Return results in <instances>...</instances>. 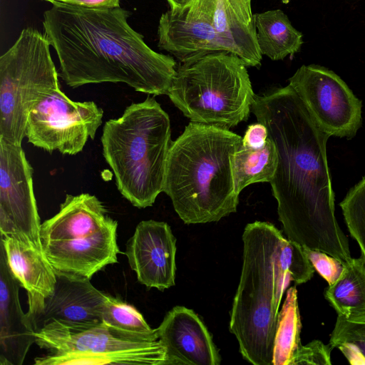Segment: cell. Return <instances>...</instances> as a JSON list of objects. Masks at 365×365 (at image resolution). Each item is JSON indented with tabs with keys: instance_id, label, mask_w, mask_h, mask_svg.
<instances>
[{
	"instance_id": "cell-6",
	"label": "cell",
	"mask_w": 365,
	"mask_h": 365,
	"mask_svg": "<svg viewBox=\"0 0 365 365\" xmlns=\"http://www.w3.org/2000/svg\"><path fill=\"white\" fill-rule=\"evenodd\" d=\"M247 67L225 51L181 63L167 96L190 122L230 129L252 111L255 94Z\"/></svg>"
},
{
	"instance_id": "cell-8",
	"label": "cell",
	"mask_w": 365,
	"mask_h": 365,
	"mask_svg": "<svg viewBox=\"0 0 365 365\" xmlns=\"http://www.w3.org/2000/svg\"><path fill=\"white\" fill-rule=\"evenodd\" d=\"M103 111L93 101H74L59 88L31 110L26 138L34 146L49 153L73 155L94 139L103 123Z\"/></svg>"
},
{
	"instance_id": "cell-3",
	"label": "cell",
	"mask_w": 365,
	"mask_h": 365,
	"mask_svg": "<svg viewBox=\"0 0 365 365\" xmlns=\"http://www.w3.org/2000/svg\"><path fill=\"white\" fill-rule=\"evenodd\" d=\"M242 241V267L230 331L244 359L254 365H271L284 292L290 281L300 284L310 280L315 269L303 247L272 223L247 224Z\"/></svg>"
},
{
	"instance_id": "cell-29",
	"label": "cell",
	"mask_w": 365,
	"mask_h": 365,
	"mask_svg": "<svg viewBox=\"0 0 365 365\" xmlns=\"http://www.w3.org/2000/svg\"><path fill=\"white\" fill-rule=\"evenodd\" d=\"M332 349L329 344L314 339L297 349L289 365H330Z\"/></svg>"
},
{
	"instance_id": "cell-13",
	"label": "cell",
	"mask_w": 365,
	"mask_h": 365,
	"mask_svg": "<svg viewBox=\"0 0 365 365\" xmlns=\"http://www.w3.org/2000/svg\"><path fill=\"white\" fill-rule=\"evenodd\" d=\"M106 297L90 279L56 270L54 291L44 300L42 311L33 321L34 331L51 322L74 331L103 324Z\"/></svg>"
},
{
	"instance_id": "cell-24",
	"label": "cell",
	"mask_w": 365,
	"mask_h": 365,
	"mask_svg": "<svg viewBox=\"0 0 365 365\" xmlns=\"http://www.w3.org/2000/svg\"><path fill=\"white\" fill-rule=\"evenodd\" d=\"M278 164L274 143L269 137L260 148L242 145L232 157V173L235 191L240 195L247 186L256 182H270Z\"/></svg>"
},
{
	"instance_id": "cell-32",
	"label": "cell",
	"mask_w": 365,
	"mask_h": 365,
	"mask_svg": "<svg viewBox=\"0 0 365 365\" xmlns=\"http://www.w3.org/2000/svg\"><path fill=\"white\" fill-rule=\"evenodd\" d=\"M65 4L90 9H111L120 7V0H48Z\"/></svg>"
},
{
	"instance_id": "cell-22",
	"label": "cell",
	"mask_w": 365,
	"mask_h": 365,
	"mask_svg": "<svg viewBox=\"0 0 365 365\" xmlns=\"http://www.w3.org/2000/svg\"><path fill=\"white\" fill-rule=\"evenodd\" d=\"M257 41L262 55L272 61L283 60L299 52L303 35L281 9L253 14Z\"/></svg>"
},
{
	"instance_id": "cell-11",
	"label": "cell",
	"mask_w": 365,
	"mask_h": 365,
	"mask_svg": "<svg viewBox=\"0 0 365 365\" xmlns=\"http://www.w3.org/2000/svg\"><path fill=\"white\" fill-rule=\"evenodd\" d=\"M215 1L193 0L183 9H170L163 14L158 29V48L170 53L181 63L210 53H233L215 28Z\"/></svg>"
},
{
	"instance_id": "cell-30",
	"label": "cell",
	"mask_w": 365,
	"mask_h": 365,
	"mask_svg": "<svg viewBox=\"0 0 365 365\" xmlns=\"http://www.w3.org/2000/svg\"><path fill=\"white\" fill-rule=\"evenodd\" d=\"M303 249L315 271L328 284H333L340 276L344 262L322 251Z\"/></svg>"
},
{
	"instance_id": "cell-31",
	"label": "cell",
	"mask_w": 365,
	"mask_h": 365,
	"mask_svg": "<svg viewBox=\"0 0 365 365\" xmlns=\"http://www.w3.org/2000/svg\"><path fill=\"white\" fill-rule=\"evenodd\" d=\"M268 138V130L262 123L258 122L248 125L242 140V145L251 148H260Z\"/></svg>"
},
{
	"instance_id": "cell-20",
	"label": "cell",
	"mask_w": 365,
	"mask_h": 365,
	"mask_svg": "<svg viewBox=\"0 0 365 365\" xmlns=\"http://www.w3.org/2000/svg\"><path fill=\"white\" fill-rule=\"evenodd\" d=\"M215 28L219 36L247 66L261 65L251 0H215Z\"/></svg>"
},
{
	"instance_id": "cell-33",
	"label": "cell",
	"mask_w": 365,
	"mask_h": 365,
	"mask_svg": "<svg viewBox=\"0 0 365 365\" xmlns=\"http://www.w3.org/2000/svg\"><path fill=\"white\" fill-rule=\"evenodd\" d=\"M172 10H179L190 4L193 0H167Z\"/></svg>"
},
{
	"instance_id": "cell-1",
	"label": "cell",
	"mask_w": 365,
	"mask_h": 365,
	"mask_svg": "<svg viewBox=\"0 0 365 365\" xmlns=\"http://www.w3.org/2000/svg\"><path fill=\"white\" fill-rule=\"evenodd\" d=\"M251 110L277 148L270 185L287 238L344 262L351 259L348 238L335 216L327 156L330 136L289 85L255 95Z\"/></svg>"
},
{
	"instance_id": "cell-27",
	"label": "cell",
	"mask_w": 365,
	"mask_h": 365,
	"mask_svg": "<svg viewBox=\"0 0 365 365\" xmlns=\"http://www.w3.org/2000/svg\"><path fill=\"white\" fill-rule=\"evenodd\" d=\"M329 344L338 349L349 364L365 365V315H337Z\"/></svg>"
},
{
	"instance_id": "cell-9",
	"label": "cell",
	"mask_w": 365,
	"mask_h": 365,
	"mask_svg": "<svg viewBox=\"0 0 365 365\" xmlns=\"http://www.w3.org/2000/svg\"><path fill=\"white\" fill-rule=\"evenodd\" d=\"M320 128L329 136L352 138L361 125L362 103L333 71L302 65L289 78Z\"/></svg>"
},
{
	"instance_id": "cell-34",
	"label": "cell",
	"mask_w": 365,
	"mask_h": 365,
	"mask_svg": "<svg viewBox=\"0 0 365 365\" xmlns=\"http://www.w3.org/2000/svg\"><path fill=\"white\" fill-rule=\"evenodd\" d=\"M44 1H48V0H44Z\"/></svg>"
},
{
	"instance_id": "cell-17",
	"label": "cell",
	"mask_w": 365,
	"mask_h": 365,
	"mask_svg": "<svg viewBox=\"0 0 365 365\" xmlns=\"http://www.w3.org/2000/svg\"><path fill=\"white\" fill-rule=\"evenodd\" d=\"M20 287L0 245L1 365H21L31 346L35 343L33 326L20 304Z\"/></svg>"
},
{
	"instance_id": "cell-18",
	"label": "cell",
	"mask_w": 365,
	"mask_h": 365,
	"mask_svg": "<svg viewBox=\"0 0 365 365\" xmlns=\"http://www.w3.org/2000/svg\"><path fill=\"white\" fill-rule=\"evenodd\" d=\"M113 220L103 203L95 195L89 193L66 195L58 212L41 223V243L88 236Z\"/></svg>"
},
{
	"instance_id": "cell-16",
	"label": "cell",
	"mask_w": 365,
	"mask_h": 365,
	"mask_svg": "<svg viewBox=\"0 0 365 365\" xmlns=\"http://www.w3.org/2000/svg\"><path fill=\"white\" fill-rule=\"evenodd\" d=\"M1 245L11 272L26 289L31 324L43 309L44 300L54 291L56 270L43 249L19 235H1Z\"/></svg>"
},
{
	"instance_id": "cell-26",
	"label": "cell",
	"mask_w": 365,
	"mask_h": 365,
	"mask_svg": "<svg viewBox=\"0 0 365 365\" xmlns=\"http://www.w3.org/2000/svg\"><path fill=\"white\" fill-rule=\"evenodd\" d=\"M301 329L297 290L296 286H293L287 291L285 300L278 314L272 365L290 364L295 351L302 345Z\"/></svg>"
},
{
	"instance_id": "cell-2",
	"label": "cell",
	"mask_w": 365,
	"mask_h": 365,
	"mask_svg": "<svg viewBox=\"0 0 365 365\" xmlns=\"http://www.w3.org/2000/svg\"><path fill=\"white\" fill-rule=\"evenodd\" d=\"M51 4L43 14L44 34L67 86L123 83L149 95H168L177 63L145 43L128 24V11Z\"/></svg>"
},
{
	"instance_id": "cell-21",
	"label": "cell",
	"mask_w": 365,
	"mask_h": 365,
	"mask_svg": "<svg viewBox=\"0 0 365 365\" xmlns=\"http://www.w3.org/2000/svg\"><path fill=\"white\" fill-rule=\"evenodd\" d=\"M166 351L160 340L140 347L99 354H47L34 359L36 365L135 364L164 365Z\"/></svg>"
},
{
	"instance_id": "cell-25",
	"label": "cell",
	"mask_w": 365,
	"mask_h": 365,
	"mask_svg": "<svg viewBox=\"0 0 365 365\" xmlns=\"http://www.w3.org/2000/svg\"><path fill=\"white\" fill-rule=\"evenodd\" d=\"M102 322L117 338L134 342H153L158 339L143 315L132 305L106 294L101 312Z\"/></svg>"
},
{
	"instance_id": "cell-7",
	"label": "cell",
	"mask_w": 365,
	"mask_h": 365,
	"mask_svg": "<svg viewBox=\"0 0 365 365\" xmlns=\"http://www.w3.org/2000/svg\"><path fill=\"white\" fill-rule=\"evenodd\" d=\"M50 43L37 29H23L0 57V140L21 145L33 107L59 88Z\"/></svg>"
},
{
	"instance_id": "cell-12",
	"label": "cell",
	"mask_w": 365,
	"mask_h": 365,
	"mask_svg": "<svg viewBox=\"0 0 365 365\" xmlns=\"http://www.w3.org/2000/svg\"><path fill=\"white\" fill-rule=\"evenodd\" d=\"M176 239L165 222L143 220L126 242L125 254L138 281L163 291L175 285Z\"/></svg>"
},
{
	"instance_id": "cell-19",
	"label": "cell",
	"mask_w": 365,
	"mask_h": 365,
	"mask_svg": "<svg viewBox=\"0 0 365 365\" xmlns=\"http://www.w3.org/2000/svg\"><path fill=\"white\" fill-rule=\"evenodd\" d=\"M34 336L35 343L49 354H99L140 347L150 343L134 342L117 338L103 323L74 331L56 322H51L35 331Z\"/></svg>"
},
{
	"instance_id": "cell-10",
	"label": "cell",
	"mask_w": 365,
	"mask_h": 365,
	"mask_svg": "<svg viewBox=\"0 0 365 365\" xmlns=\"http://www.w3.org/2000/svg\"><path fill=\"white\" fill-rule=\"evenodd\" d=\"M33 173L21 145L0 140L1 235H19L43 249Z\"/></svg>"
},
{
	"instance_id": "cell-14",
	"label": "cell",
	"mask_w": 365,
	"mask_h": 365,
	"mask_svg": "<svg viewBox=\"0 0 365 365\" xmlns=\"http://www.w3.org/2000/svg\"><path fill=\"white\" fill-rule=\"evenodd\" d=\"M164 365H218L221 358L205 325L192 309L176 306L157 328Z\"/></svg>"
},
{
	"instance_id": "cell-23",
	"label": "cell",
	"mask_w": 365,
	"mask_h": 365,
	"mask_svg": "<svg viewBox=\"0 0 365 365\" xmlns=\"http://www.w3.org/2000/svg\"><path fill=\"white\" fill-rule=\"evenodd\" d=\"M324 297L337 315H365V262L361 257L344 262L340 276L324 289Z\"/></svg>"
},
{
	"instance_id": "cell-15",
	"label": "cell",
	"mask_w": 365,
	"mask_h": 365,
	"mask_svg": "<svg viewBox=\"0 0 365 365\" xmlns=\"http://www.w3.org/2000/svg\"><path fill=\"white\" fill-rule=\"evenodd\" d=\"M117 227L118 222L113 220L91 235L43 244V251L56 270L91 279L106 266L118 262L120 252L117 245Z\"/></svg>"
},
{
	"instance_id": "cell-4",
	"label": "cell",
	"mask_w": 365,
	"mask_h": 365,
	"mask_svg": "<svg viewBox=\"0 0 365 365\" xmlns=\"http://www.w3.org/2000/svg\"><path fill=\"white\" fill-rule=\"evenodd\" d=\"M242 140L230 129L190 122L173 141L163 192L185 224L217 222L237 211L232 157Z\"/></svg>"
},
{
	"instance_id": "cell-5",
	"label": "cell",
	"mask_w": 365,
	"mask_h": 365,
	"mask_svg": "<svg viewBox=\"0 0 365 365\" xmlns=\"http://www.w3.org/2000/svg\"><path fill=\"white\" fill-rule=\"evenodd\" d=\"M116 187L134 207L145 208L163 192L173 141L168 114L154 97L132 103L107 120L101 138Z\"/></svg>"
},
{
	"instance_id": "cell-28",
	"label": "cell",
	"mask_w": 365,
	"mask_h": 365,
	"mask_svg": "<svg viewBox=\"0 0 365 365\" xmlns=\"http://www.w3.org/2000/svg\"><path fill=\"white\" fill-rule=\"evenodd\" d=\"M350 235L358 243L365 262V176L339 203Z\"/></svg>"
}]
</instances>
